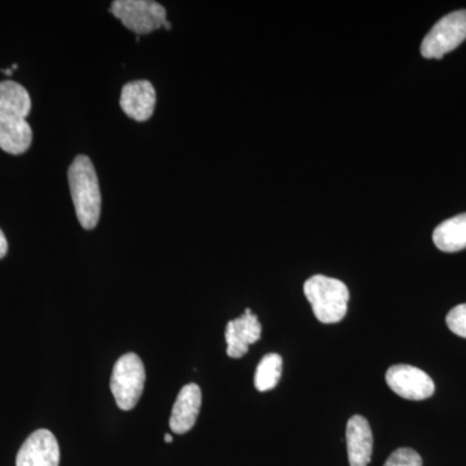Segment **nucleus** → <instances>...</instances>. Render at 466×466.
Returning <instances> with one entry per match:
<instances>
[{"label": "nucleus", "instance_id": "412c9836", "mask_svg": "<svg viewBox=\"0 0 466 466\" xmlns=\"http://www.w3.org/2000/svg\"><path fill=\"white\" fill-rule=\"evenodd\" d=\"M164 27L167 30H171V24L167 20V23L164 24Z\"/></svg>", "mask_w": 466, "mask_h": 466}, {"label": "nucleus", "instance_id": "2eb2a0df", "mask_svg": "<svg viewBox=\"0 0 466 466\" xmlns=\"http://www.w3.org/2000/svg\"><path fill=\"white\" fill-rule=\"evenodd\" d=\"M283 373V358L279 354H267L257 367L254 385L257 390L268 391L276 388Z\"/></svg>", "mask_w": 466, "mask_h": 466}, {"label": "nucleus", "instance_id": "1a4fd4ad", "mask_svg": "<svg viewBox=\"0 0 466 466\" xmlns=\"http://www.w3.org/2000/svg\"><path fill=\"white\" fill-rule=\"evenodd\" d=\"M156 90L149 81H134L125 85L121 92V108L126 116L137 122L148 121L155 113Z\"/></svg>", "mask_w": 466, "mask_h": 466}, {"label": "nucleus", "instance_id": "20e7f679", "mask_svg": "<svg viewBox=\"0 0 466 466\" xmlns=\"http://www.w3.org/2000/svg\"><path fill=\"white\" fill-rule=\"evenodd\" d=\"M110 12L137 35L164 27L167 20L164 5L152 0H116L112 3Z\"/></svg>", "mask_w": 466, "mask_h": 466}, {"label": "nucleus", "instance_id": "423d86ee", "mask_svg": "<svg viewBox=\"0 0 466 466\" xmlns=\"http://www.w3.org/2000/svg\"><path fill=\"white\" fill-rule=\"evenodd\" d=\"M386 383L395 394L408 400H425L434 394L431 377L419 368L397 364L386 372Z\"/></svg>", "mask_w": 466, "mask_h": 466}, {"label": "nucleus", "instance_id": "6ab92c4d", "mask_svg": "<svg viewBox=\"0 0 466 466\" xmlns=\"http://www.w3.org/2000/svg\"><path fill=\"white\" fill-rule=\"evenodd\" d=\"M165 441H167V443H171V441H173V435H171V434L165 435Z\"/></svg>", "mask_w": 466, "mask_h": 466}, {"label": "nucleus", "instance_id": "f03ea898", "mask_svg": "<svg viewBox=\"0 0 466 466\" xmlns=\"http://www.w3.org/2000/svg\"><path fill=\"white\" fill-rule=\"evenodd\" d=\"M303 291L311 303L315 317L321 323H339L348 314L349 289L339 279L324 275L312 276L306 281Z\"/></svg>", "mask_w": 466, "mask_h": 466}, {"label": "nucleus", "instance_id": "9d476101", "mask_svg": "<svg viewBox=\"0 0 466 466\" xmlns=\"http://www.w3.org/2000/svg\"><path fill=\"white\" fill-rule=\"evenodd\" d=\"M202 394L200 386L188 383L175 400L170 417V429L175 434H186L195 426L200 413Z\"/></svg>", "mask_w": 466, "mask_h": 466}, {"label": "nucleus", "instance_id": "f8f14e48", "mask_svg": "<svg viewBox=\"0 0 466 466\" xmlns=\"http://www.w3.org/2000/svg\"><path fill=\"white\" fill-rule=\"evenodd\" d=\"M32 142V127L25 118L0 115V148L9 155H23Z\"/></svg>", "mask_w": 466, "mask_h": 466}, {"label": "nucleus", "instance_id": "39448f33", "mask_svg": "<svg viewBox=\"0 0 466 466\" xmlns=\"http://www.w3.org/2000/svg\"><path fill=\"white\" fill-rule=\"evenodd\" d=\"M466 39V9L441 17L421 43L425 58H441Z\"/></svg>", "mask_w": 466, "mask_h": 466}, {"label": "nucleus", "instance_id": "9b49d317", "mask_svg": "<svg viewBox=\"0 0 466 466\" xmlns=\"http://www.w3.org/2000/svg\"><path fill=\"white\" fill-rule=\"evenodd\" d=\"M350 466H368L372 459L373 434L366 417L352 416L346 428Z\"/></svg>", "mask_w": 466, "mask_h": 466}, {"label": "nucleus", "instance_id": "f257e3e1", "mask_svg": "<svg viewBox=\"0 0 466 466\" xmlns=\"http://www.w3.org/2000/svg\"><path fill=\"white\" fill-rule=\"evenodd\" d=\"M67 177L79 223L85 229H94L100 219L101 193L91 159L87 156H76L67 171Z\"/></svg>", "mask_w": 466, "mask_h": 466}, {"label": "nucleus", "instance_id": "0eeeda50", "mask_svg": "<svg viewBox=\"0 0 466 466\" xmlns=\"http://www.w3.org/2000/svg\"><path fill=\"white\" fill-rule=\"evenodd\" d=\"M60 447L56 437L47 429H39L21 446L16 466H58Z\"/></svg>", "mask_w": 466, "mask_h": 466}, {"label": "nucleus", "instance_id": "aec40b11", "mask_svg": "<svg viewBox=\"0 0 466 466\" xmlns=\"http://www.w3.org/2000/svg\"><path fill=\"white\" fill-rule=\"evenodd\" d=\"M3 73H5V75H7V76H12V73H14V70H12V67H11V69L3 70Z\"/></svg>", "mask_w": 466, "mask_h": 466}, {"label": "nucleus", "instance_id": "4468645a", "mask_svg": "<svg viewBox=\"0 0 466 466\" xmlns=\"http://www.w3.org/2000/svg\"><path fill=\"white\" fill-rule=\"evenodd\" d=\"M32 110V99L25 87L17 82H0V115L25 118Z\"/></svg>", "mask_w": 466, "mask_h": 466}, {"label": "nucleus", "instance_id": "dca6fc26", "mask_svg": "<svg viewBox=\"0 0 466 466\" xmlns=\"http://www.w3.org/2000/svg\"><path fill=\"white\" fill-rule=\"evenodd\" d=\"M383 466H422V459L415 450L398 449L389 456Z\"/></svg>", "mask_w": 466, "mask_h": 466}, {"label": "nucleus", "instance_id": "f3484780", "mask_svg": "<svg viewBox=\"0 0 466 466\" xmlns=\"http://www.w3.org/2000/svg\"><path fill=\"white\" fill-rule=\"evenodd\" d=\"M451 332L466 339V303L456 306L449 312L446 318Z\"/></svg>", "mask_w": 466, "mask_h": 466}, {"label": "nucleus", "instance_id": "6e6552de", "mask_svg": "<svg viewBox=\"0 0 466 466\" xmlns=\"http://www.w3.org/2000/svg\"><path fill=\"white\" fill-rule=\"evenodd\" d=\"M262 334V325L258 317L245 309V314L229 321L226 328L227 355L233 359L244 357L249 346L258 342Z\"/></svg>", "mask_w": 466, "mask_h": 466}, {"label": "nucleus", "instance_id": "ddd939ff", "mask_svg": "<svg viewBox=\"0 0 466 466\" xmlns=\"http://www.w3.org/2000/svg\"><path fill=\"white\" fill-rule=\"evenodd\" d=\"M433 241L444 253H456L466 249V213L441 222L434 229Z\"/></svg>", "mask_w": 466, "mask_h": 466}, {"label": "nucleus", "instance_id": "a211bd4d", "mask_svg": "<svg viewBox=\"0 0 466 466\" xmlns=\"http://www.w3.org/2000/svg\"><path fill=\"white\" fill-rule=\"evenodd\" d=\"M8 251V242L5 233L0 229V259L5 258Z\"/></svg>", "mask_w": 466, "mask_h": 466}, {"label": "nucleus", "instance_id": "7ed1b4c3", "mask_svg": "<svg viewBox=\"0 0 466 466\" xmlns=\"http://www.w3.org/2000/svg\"><path fill=\"white\" fill-rule=\"evenodd\" d=\"M146 385V368L142 359L128 352L116 360L113 368L110 390L116 406L122 410H131L142 397Z\"/></svg>", "mask_w": 466, "mask_h": 466}]
</instances>
